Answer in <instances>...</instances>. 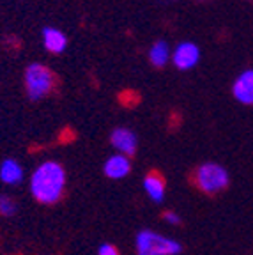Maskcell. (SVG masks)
Instances as JSON below:
<instances>
[{
    "label": "cell",
    "instance_id": "1",
    "mask_svg": "<svg viewBox=\"0 0 253 255\" xmlns=\"http://www.w3.org/2000/svg\"><path fill=\"white\" fill-rule=\"evenodd\" d=\"M28 186L36 202L53 206L62 199L66 190V170L59 161L46 159L34 168Z\"/></svg>",
    "mask_w": 253,
    "mask_h": 255
},
{
    "label": "cell",
    "instance_id": "2",
    "mask_svg": "<svg viewBox=\"0 0 253 255\" xmlns=\"http://www.w3.org/2000/svg\"><path fill=\"white\" fill-rule=\"evenodd\" d=\"M134 248L138 255H179L182 252V245L174 238L149 229H142L136 234Z\"/></svg>",
    "mask_w": 253,
    "mask_h": 255
},
{
    "label": "cell",
    "instance_id": "3",
    "mask_svg": "<svg viewBox=\"0 0 253 255\" xmlns=\"http://www.w3.org/2000/svg\"><path fill=\"white\" fill-rule=\"evenodd\" d=\"M230 175L223 165L214 163V161H207L202 163L200 167L195 170V184L197 188L206 193V195H218L229 188Z\"/></svg>",
    "mask_w": 253,
    "mask_h": 255
},
{
    "label": "cell",
    "instance_id": "4",
    "mask_svg": "<svg viewBox=\"0 0 253 255\" xmlns=\"http://www.w3.org/2000/svg\"><path fill=\"white\" fill-rule=\"evenodd\" d=\"M55 76L52 69L41 62H32L25 69V91L32 101L43 100L53 89Z\"/></svg>",
    "mask_w": 253,
    "mask_h": 255
},
{
    "label": "cell",
    "instance_id": "5",
    "mask_svg": "<svg viewBox=\"0 0 253 255\" xmlns=\"http://www.w3.org/2000/svg\"><path fill=\"white\" fill-rule=\"evenodd\" d=\"M172 62L181 71H188V69L195 68L200 62V48L191 41H182L172 52Z\"/></svg>",
    "mask_w": 253,
    "mask_h": 255
},
{
    "label": "cell",
    "instance_id": "6",
    "mask_svg": "<svg viewBox=\"0 0 253 255\" xmlns=\"http://www.w3.org/2000/svg\"><path fill=\"white\" fill-rule=\"evenodd\" d=\"M110 143L121 154L131 158L136 152V147H138V138H136L134 131H131L129 128L119 126L110 133Z\"/></svg>",
    "mask_w": 253,
    "mask_h": 255
},
{
    "label": "cell",
    "instance_id": "7",
    "mask_svg": "<svg viewBox=\"0 0 253 255\" xmlns=\"http://www.w3.org/2000/svg\"><path fill=\"white\" fill-rule=\"evenodd\" d=\"M232 94L241 105H253V69H245L234 80Z\"/></svg>",
    "mask_w": 253,
    "mask_h": 255
},
{
    "label": "cell",
    "instance_id": "8",
    "mask_svg": "<svg viewBox=\"0 0 253 255\" xmlns=\"http://www.w3.org/2000/svg\"><path fill=\"white\" fill-rule=\"evenodd\" d=\"M103 172L108 179H124L131 172V161L124 154H114L105 161Z\"/></svg>",
    "mask_w": 253,
    "mask_h": 255
},
{
    "label": "cell",
    "instance_id": "9",
    "mask_svg": "<svg viewBox=\"0 0 253 255\" xmlns=\"http://www.w3.org/2000/svg\"><path fill=\"white\" fill-rule=\"evenodd\" d=\"M165 177L159 172L152 170L143 177V190H145V193L149 195V199L152 202H163V199H165Z\"/></svg>",
    "mask_w": 253,
    "mask_h": 255
},
{
    "label": "cell",
    "instance_id": "10",
    "mask_svg": "<svg viewBox=\"0 0 253 255\" xmlns=\"http://www.w3.org/2000/svg\"><path fill=\"white\" fill-rule=\"evenodd\" d=\"M43 44L48 52L62 53L67 48V37L62 30L55 27H44L43 28Z\"/></svg>",
    "mask_w": 253,
    "mask_h": 255
},
{
    "label": "cell",
    "instance_id": "11",
    "mask_svg": "<svg viewBox=\"0 0 253 255\" xmlns=\"http://www.w3.org/2000/svg\"><path fill=\"white\" fill-rule=\"evenodd\" d=\"M0 181L9 186H16L23 181V168L21 165L12 158L4 159L0 163Z\"/></svg>",
    "mask_w": 253,
    "mask_h": 255
},
{
    "label": "cell",
    "instance_id": "12",
    "mask_svg": "<svg viewBox=\"0 0 253 255\" xmlns=\"http://www.w3.org/2000/svg\"><path fill=\"white\" fill-rule=\"evenodd\" d=\"M170 59H172V50L166 41L159 39L150 46L149 60L154 68H163V66H166V62H168Z\"/></svg>",
    "mask_w": 253,
    "mask_h": 255
},
{
    "label": "cell",
    "instance_id": "13",
    "mask_svg": "<svg viewBox=\"0 0 253 255\" xmlns=\"http://www.w3.org/2000/svg\"><path fill=\"white\" fill-rule=\"evenodd\" d=\"M16 209H18V206H16L14 199L9 195H0V215L2 216H12L16 215Z\"/></svg>",
    "mask_w": 253,
    "mask_h": 255
},
{
    "label": "cell",
    "instance_id": "14",
    "mask_svg": "<svg viewBox=\"0 0 253 255\" xmlns=\"http://www.w3.org/2000/svg\"><path fill=\"white\" fill-rule=\"evenodd\" d=\"M161 218L165 220L168 225H181V222H182V218L175 211H165Z\"/></svg>",
    "mask_w": 253,
    "mask_h": 255
},
{
    "label": "cell",
    "instance_id": "15",
    "mask_svg": "<svg viewBox=\"0 0 253 255\" xmlns=\"http://www.w3.org/2000/svg\"><path fill=\"white\" fill-rule=\"evenodd\" d=\"M98 255H121V254H119V250H117V247H114V245H110V243H103L99 247Z\"/></svg>",
    "mask_w": 253,
    "mask_h": 255
}]
</instances>
